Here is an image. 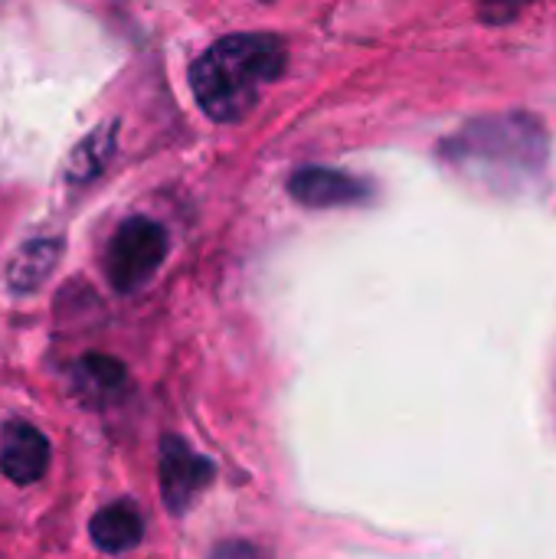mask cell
I'll return each instance as SVG.
<instances>
[{"label":"cell","mask_w":556,"mask_h":559,"mask_svg":"<svg viewBox=\"0 0 556 559\" xmlns=\"http://www.w3.org/2000/svg\"><path fill=\"white\" fill-rule=\"evenodd\" d=\"M288 193L305 206L328 210V206L364 203L370 197V187L344 170H334V167H301L292 174Z\"/></svg>","instance_id":"cell-6"},{"label":"cell","mask_w":556,"mask_h":559,"mask_svg":"<svg viewBox=\"0 0 556 559\" xmlns=\"http://www.w3.org/2000/svg\"><path fill=\"white\" fill-rule=\"evenodd\" d=\"M72 386H75V396L102 406L108 400H115L125 386V367L111 357H82L75 364V373H72Z\"/></svg>","instance_id":"cell-9"},{"label":"cell","mask_w":556,"mask_h":559,"mask_svg":"<svg viewBox=\"0 0 556 559\" xmlns=\"http://www.w3.org/2000/svg\"><path fill=\"white\" fill-rule=\"evenodd\" d=\"M213 559H265L259 547L252 544H220L213 550Z\"/></svg>","instance_id":"cell-11"},{"label":"cell","mask_w":556,"mask_h":559,"mask_svg":"<svg viewBox=\"0 0 556 559\" xmlns=\"http://www.w3.org/2000/svg\"><path fill=\"white\" fill-rule=\"evenodd\" d=\"M446 154L469 177L505 190L524 183L544 167L547 138L531 115H492L472 121L459 138H452Z\"/></svg>","instance_id":"cell-2"},{"label":"cell","mask_w":556,"mask_h":559,"mask_svg":"<svg viewBox=\"0 0 556 559\" xmlns=\"http://www.w3.org/2000/svg\"><path fill=\"white\" fill-rule=\"evenodd\" d=\"M213 481V462L193 452L184 439L167 436L161 445V495L170 514H184Z\"/></svg>","instance_id":"cell-4"},{"label":"cell","mask_w":556,"mask_h":559,"mask_svg":"<svg viewBox=\"0 0 556 559\" xmlns=\"http://www.w3.org/2000/svg\"><path fill=\"white\" fill-rule=\"evenodd\" d=\"M285 69V49L265 33H233L216 39L193 66L190 88L213 121H239L252 111L262 88Z\"/></svg>","instance_id":"cell-1"},{"label":"cell","mask_w":556,"mask_h":559,"mask_svg":"<svg viewBox=\"0 0 556 559\" xmlns=\"http://www.w3.org/2000/svg\"><path fill=\"white\" fill-rule=\"evenodd\" d=\"M167 259V233L161 223L147 219V216H131L125 219L105 252V272L115 292L128 295L138 292L141 285H147L161 262Z\"/></svg>","instance_id":"cell-3"},{"label":"cell","mask_w":556,"mask_h":559,"mask_svg":"<svg viewBox=\"0 0 556 559\" xmlns=\"http://www.w3.org/2000/svg\"><path fill=\"white\" fill-rule=\"evenodd\" d=\"M111 154H115V131H111L108 124H105V128H95V131L72 151L66 177H69L72 183H85V180H92V177H98V174L105 170V164L111 160Z\"/></svg>","instance_id":"cell-10"},{"label":"cell","mask_w":556,"mask_h":559,"mask_svg":"<svg viewBox=\"0 0 556 559\" xmlns=\"http://www.w3.org/2000/svg\"><path fill=\"white\" fill-rule=\"evenodd\" d=\"M46 468H49L46 436L23 419L7 423L0 436V472L13 485H36L46 475Z\"/></svg>","instance_id":"cell-5"},{"label":"cell","mask_w":556,"mask_h":559,"mask_svg":"<svg viewBox=\"0 0 556 559\" xmlns=\"http://www.w3.org/2000/svg\"><path fill=\"white\" fill-rule=\"evenodd\" d=\"M59 252H62V242L59 239H29L16 249L10 269H7V285L16 292V295H33L52 272H56V262H59Z\"/></svg>","instance_id":"cell-8"},{"label":"cell","mask_w":556,"mask_h":559,"mask_svg":"<svg viewBox=\"0 0 556 559\" xmlns=\"http://www.w3.org/2000/svg\"><path fill=\"white\" fill-rule=\"evenodd\" d=\"M92 544L105 554H128L144 537V518L131 501H115L92 518Z\"/></svg>","instance_id":"cell-7"}]
</instances>
